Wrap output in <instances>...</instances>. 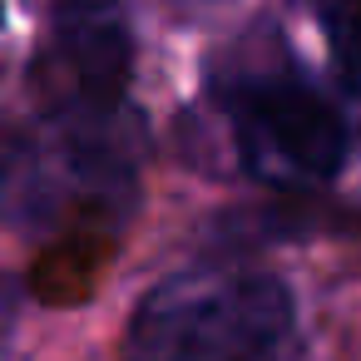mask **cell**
Returning a JSON list of instances; mask_svg holds the SVG:
<instances>
[{
	"instance_id": "6da1fadb",
	"label": "cell",
	"mask_w": 361,
	"mask_h": 361,
	"mask_svg": "<svg viewBox=\"0 0 361 361\" xmlns=\"http://www.w3.org/2000/svg\"><path fill=\"white\" fill-rule=\"evenodd\" d=\"M129 361H302L297 302L262 267H188L159 282L124 341Z\"/></svg>"
},
{
	"instance_id": "7a4b0ae2",
	"label": "cell",
	"mask_w": 361,
	"mask_h": 361,
	"mask_svg": "<svg viewBox=\"0 0 361 361\" xmlns=\"http://www.w3.org/2000/svg\"><path fill=\"white\" fill-rule=\"evenodd\" d=\"M114 114H60L50 139L11 149L0 169V208L20 228H50L65 208H114L134 193V164L109 134Z\"/></svg>"
},
{
	"instance_id": "3957f363",
	"label": "cell",
	"mask_w": 361,
	"mask_h": 361,
	"mask_svg": "<svg viewBox=\"0 0 361 361\" xmlns=\"http://www.w3.org/2000/svg\"><path fill=\"white\" fill-rule=\"evenodd\" d=\"M238 139L247 164L257 169H277L307 183L336 178L346 164V124L341 114L297 75L272 70V75H252L228 94Z\"/></svg>"
},
{
	"instance_id": "277c9868",
	"label": "cell",
	"mask_w": 361,
	"mask_h": 361,
	"mask_svg": "<svg viewBox=\"0 0 361 361\" xmlns=\"http://www.w3.org/2000/svg\"><path fill=\"white\" fill-rule=\"evenodd\" d=\"M45 70L65 99L60 114H114L134 75V35L119 0H55Z\"/></svg>"
},
{
	"instance_id": "5b68a950",
	"label": "cell",
	"mask_w": 361,
	"mask_h": 361,
	"mask_svg": "<svg viewBox=\"0 0 361 361\" xmlns=\"http://www.w3.org/2000/svg\"><path fill=\"white\" fill-rule=\"evenodd\" d=\"M114 267V238L109 233H65L30 262V292L40 307H80L99 292V282Z\"/></svg>"
},
{
	"instance_id": "8992f818",
	"label": "cell",
	"mask_w": 361,
	"mask_h": 361,
	"mask_svg": "<svg viewBox=\"0 0 361 361\" xmlns=\"http://www.w3.org/2000/svg\"><path fill=\"white\" fill-rule=\"evenodd\" d=\"M317 16L346 70H361V0H317Z\"/></svg>"
},
{
	"instance_id": "52a82bcc",
	"label": "cell",
	"mask_w": 361,
	"mask_h": 361,
	"mask_svg": "<svg viewBox=\"0 0 361 361\" xmlns=\"http://www.w3.org/2000/svg\"><path fill=\"white\" fill-rule=\"evenodd\" d=\"M0 25H6V0H0Z\"/></svg>"
}]
</instances>
